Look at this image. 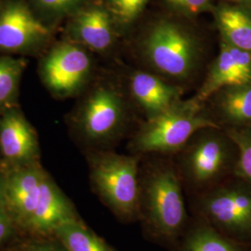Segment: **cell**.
<instances>
[{"mask_svg":"<svg viewBox=\"0 0 251 251\" xmlns=\"http://www.w3.org/2000/svg\"><path fill=\"white\" fill-rule=\"evenodd\" d=\"M208 128H220L203 113V102L195 97L179 100L161 114L147 118L135 134L131 147L136 152H177L193 136Z\"/></svg>","mask_w":251,"mask_h":251,"instance_id":"obj_1","label":"cell"},{"mask_svg":"<svg viewBox=\"0 0 251 251\" xmlns=\"http://www.w3.org/2000/svg\"><path fill=\"white\" fill-rule=\"evenodd\" d=\"M139 217L153 236L171 241L186 221L179 177L169 167L155 169L140 183Z\"/></svg>","mask_w":251,"mask_h":251,"instance_id":"obj_2","label":"cell"},{"mask_svg":"<svg viewBox=\"0 0 251 251\" xmlns=\"http://www.w3.org/2000/svg\"><path fill=\"white\" fill-rule=\"evenodd\" d=\"M145 62L162 75L185 80L198 67L201 48L185 27L170 20L154 23L141 41Z\"/></svg>","mask_w":251,"mask_h":251,"instance_id":"obj_3","label":"cell"},{"mask_svg":"<svg viewBox=\"0 0 251 251\" xmlns=\"http://www.w3.org/2000/svg\"><path fill=\"white\" fill-rule=\"evenodd\" d=\"M91 179L100 198L117 215L139 217L140 181L136 156L103 153L91 167Z\"/></svg>","mask_w":251,"mask_h":251,"instance_id":"obj_4","label":"cell"},{"mask_svg":"<svg viewBox=\"0 0 251 251\" xmlns=\"http://www.w3.org/2000/svg\"><path fill=\"white\" fill-rule=\"evenodd\" d=\"M198 207L225 235L236 241L251 238V186L242 179L210 189L198 198Z\"/></svg>","mask_w":251,"mask_h":251,"instance_id":"obj_5","label":"cell"},{"mask_svg":"<svg viewBox=\"0 0 251 251\" xmlns=\"http://www.w3.org/2000/svg\"><path fill=\"white\" fill-rule=\"evenodd\" d=\"M209 128L190 145L183 159V170L191 184L205 188L214 184L234 169L237 150L232 140Z\"/></svg>","mask_w":251,"mask_h":251,"instance_id":"obj_6","label":"cell"},{"mask_svg":"<svg viewBox=\"0 0 251 251\" xmlns=\"http://www.w3.org/2000/svg\"><path fill=\"white\" fill-rule=\"evenodd\" d=\"M91 69L89 54L75 43L54 47L46 56L41 75L46 86L59 96H69L83 87Z\"/></svg>","mask_w":251,"mask_h":251,"instance_id":"obj_7","label":"cell"},{"mask_svg":"<svg viewBox=\"0 0 251 251\" xmlns=\"http://www.w3.org/2000/svg\"><path fill=\"white\" fill-rule=\"evenodd\" d=\"M125 107L116 90L101 87L94 90L85 101L79 125L90 141L103 142L113 138L123 125Z\"/></svg>","mask_w":251,"mask_h":251,"instance_id":"obj_8","label":"cell"},{"mask_svg":"<svg viewBox=\"0 0 251 251\" xmlns=\"http://www.w3.org/2000/svg\"><path fill=\"white\" fill-rule=\"evenodd\" d=\"M49 29L19 1L0 11V50L22 51L44 41Z\"/></svg>","mask_w":251,"mask_h":251,"instance_id":"obj_9","label":"cell"},{"mask_svg":"<svg viewBox=\"0 0 251 251\" xmlns=\"http://www.w3.org/2000/svg\"><path fill=\"white\" fill-rule=\"evenodd\" d=\"M38 149L36 131L18 108L0 115V152L10 162L28 164Z\"/></svg>","mask_w":251,"mask_h":251,"instance_id":"obj_10","label":"cell"},{"mask_svg":"<svg viewBox=\"0 0 251 251\" xmlns=\"http://www.w3.org/2000/svg\"><path fill=\"white\" fill-rule=\"evenodd\" d=\"M45 177V172L40 168L25 164L11 172L6 179V204L25 225L36 209Z\"/></svg>","mask_w":251,"mask_h":251,"instance_id":"obj_11","label":"cell"},{"mask_svg":"<svg viewBox=\"0 0 251 251\" xmlns=\"http://www.w3.org/2000/svg\"><path fill=\"white\" fill-rule=\"evenodd\" d=\"M132 96L144 109L147 118H152L179 101L182 90L149 73H134L129 82Z\"/></svg>","mask_w":251,"mask_h":251,"instance_id":"obj_12","label":"cell"},{"mask_svg":"<svg viewBox=\"0 0 251 251\" xmlns=\"http://www.w3.org/2000/svg\"><path fill=\"white\" fill-rule=\"evenodd\" d=\"M113 17L107 9L90 7L79 11L71 25L72 36L78 43L102 52L115 41Z\"/></svg>","mask_w":251,"mask_h":251,"instance_id":"obj_13","label":"cell"},{"mask_svg":"<svg viewBox=\"0 0 251 251\" xmlns=\"http://www.w3.org/2000/svg\"><path fill=\"white\" fill-rule=\"evenodd\" d=\"M75 219L73 207L53 181L47 175L40 196L28 226L41 233L53 232L64 223Z\"/></svg>","mask_w":251,"mask_h":251,"instance_id":"obj_14","label":"cell"},{"mask_svg":"<svg viewBox=\"0 0 251 251\" xmlns=\"http://www.w3.org/2000/svg\"><path fill=\"white\" fill-rule=\"evenodd\" d=\"M221 39L234 48L251 52V7L225 2L214 9Z\"/></svg>","mask_w":251,"mask_h":251,"instance_id":"obj_15","label":"cell"},{"mask_svg":"<svg viewBox=\"0 0 251 251\" xmlns=\"http://www.w3.org/2000/svg\"><path fill=\"white\" fill-rule=\"evenodd\" d=\"M246 82L248 81L235 63L230 47L221 39L219 55L210 65L206 79L195 98L200 102H204L225 87Z\"/></svg>","mask_w":251,"mask_h":251,"instance_id":"obj_16","label":"cell"},{"mask_svg":"<svg viewBox=\"0 0 251 251\" xmlns=\"http://www.w3.org/2000/svg\"><path fill=\"white\" fill-rule=\"evenodd\" d=\"M214 96L218 115L229 127L251 125V81L225 87Z\"/></svg>","mask_w":251,"mask_h":251,"instance_id":"obj_17","label":"cell"},{"mask_svg":"<svg viewBox=\"0 0 251 251\" xmlns=\"http://www.w3.org/2000/svg\"><path fill=\"white\" fill-rule=\"evenodd\" d=\"M179 251H245L238 241L212 225H199L185 236Z\"/></svg>","mask_w":251,"mask_h":251,"instance_id":"obj_18","label":"cell"},{"mask_svg":"<svg viewBox=\"0 0 251 251\" xmlns=\"http://www.w3.org/2000/svg\"><path fill=\"white\" fill-rule=\"evenodd\" d=\"M54 233L66 251H113L76 219L60 225Z\"/></svg>","mask_w":251,"mask_h":251,"instance_id":"obj_19","label":"cell"},{"mask_svg":"<svg viewBox=\"0 0 251 251\" xmlns=\"http://www.w3.org/2000/svg\"><path fill=\"white\" fill-rule=\"evenodd\" d=\"M25 66L24 60L0 57V115L8 109L15 107Z\"/></svg>","mask_w":251,"mask_h":251,"instance_id":"obj_20","label":"cell"},{"mask_svg":"<svg viewBox=\"0 0 251 251\" xmlns=\"http://www.w3.org/2000/svg\"><path fill=\"white\" fill-rule=\"evenodd\" d=\"M225 133L237 150L233 173L251 186V125L228 127Z\"/></svg>","mask_w":251,"mask_h":251,"instance_id":"obj_21","label":"cell"},{"mask_svg":"<svg viewBox=\"0 0 251 251\" xmlns=\"http://www.w3.org/2000/svg\"><path fill=\"white\" fill-rule=\"evenodd\" d=\"M148 0H108V11L121 25H127L142 13Z\"/></svg>","mask_w":251,"mask_h":251,"instance_id":"obj_22","label":"cell"},{"mask_svg":"<svg viewBox=\"0 0 251 251\" xmlns=\"http://www.w3.org/2000/svg\"><path fill=\"white\" fill-rule=\"evenodd\" d=\"M171 8L179 13L194 16L209 9L212 0H166Z\"/></svg>","mask_w":251,"mask_h":251,"instance_id":"obj_23","label":"cell"},{"mask_svg":"<svg viewBox=\"0 0 251 251\" xmlns=\"http://www.w3.org/2000/svg\"><path fill=\"white\" fill-rule=\"evenodd\" d=\"M38 6L53 15H64L78 9L84 0H36Z\"/></svg>","mask_w":251,"mask_h":251,"instance_id":"obj_24","label":"cell"},{"mask_svg":"<svg viewBox=\"0 0 251 251\" xmlns=\"http://www.w3.org/2000/svg\"><path fill=\"white\" fill-rule=\"evenodd\" d=\"M10 229H11V225H10L9 219L0 223V242L9 235Z\"/></svg>","mask_w":251,"mask_h":251,"instance_id":"obj_25","label":"cell"},{"mask_svg":"<svg viewBox=\"0 0 251 251\" xmlns=\"http://www.w3.org/2000/svg\"><path fill=\"white\" fill-rule=\"evenodd\" d=\"M6 204V179L0 174V206Z\"/></svg>","mask_w":251,"mask_h":251,"instance_id":"obj_26","label":"cell"},{"mask_svg":"<svg viewBox=\"0 0 251 251\" xmlns=\"http://www.w3.org/2000/svg\"><path fill=\"white\" fill-rule=\"evenodd\" d=\"M25 251H63L54 246H49V245H39V246H34L29 248Z\"/></svg>","mask_w":251,"mask_h":251,"instance_id":"obj_27","label":"cell"},{"mask_svg":"<svg viewBox=\"0 0 251 251\" xmlns=\"http://www.w3.org/2000/svg\"><path fill=\"white\" fill-rule=\"evenodd\" d=\"M9 216L7 214V212L5 211L4 207L3 206H0V223L4 222V221H7L9 220Z\"/></svg>","mask_w":251,"mask_h":251,"instance_id":"obj_28","label":"cell"},{"mask_svg":"<svg viewBox=\"0 0 251 251\" xmlns=\"http://www.w3.org/2000/svg\"><path fill=\"white\" fill-rule=\"evenodd\" d=\"M240 4H243V5H246V6H249V7H251V0H240V2H239Z\"/></svg>","mask_w":251,"mask_h":251,"instance_id":"obj_29","label":"cell"},{"mask_svg":"<svg viewBox=\"0 0 251 251\" xmlns=\"http://www.w3.org/2000/svg\"><path fill=\"white\" fill-rule=\"evenodd\" d=\"M226 2H233V3H239L240 0H225Z\"/></svg>","mask_w":251,"mask_h":251,"instance_id":"obj_30","label":"cell"}]
</instances>
